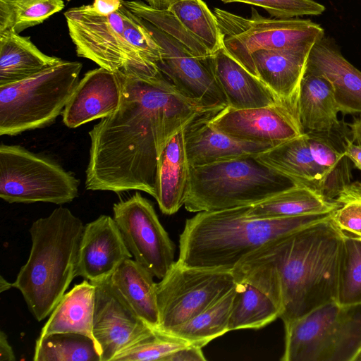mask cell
I'll use <instances>...</instances> for the list:
<instances>
[{"label": "cell", "mask_w": 361, "mask_h": 361, "mask_svg": "<svg viewBox=\"0 0 361 361\" xmlns=\"http://www.w3.org/2000/svg\"><path fill=\"white\" fill-rule=\"evenodd\" d=\"M312 48L259 49L250 57L257 78L297 117L300 85Z\"/></svg>", "instance_id": "18"}, {"label": "cell", "mask_w": 361, "mask_h": 361, "mask_svg": "<svg viewBox=\"0 0 361 361\" xmlns=\"http://www.w3.org/2000/svg\"><path fill=\"white\" fill-rule=\"evenodd\" d=\"M84 226L80 219L61 206L31 225L30 255L13 288L20 291L38 322L50 315L76 276Z\"/></svg>", "instance_id": "5"}, {"label": "cell", "mask_w": 361, "mask_h": 361, "mask_svg": "<svg viewBox=\"0 0 361 361\" xmlns=\"http://www.w3.org/2000/svg\"><path fill=\"white\" fill-rule=\"evenodd\" d=\"M211 116L200 117L184 128L185 149L190 166L256 156L276 146L230 136L209 122Z\"/></svg>", "instance_id": "19"}, {"label": "cell", "mask_w": 361, "mask_h": 361, "mask_svg": "<svg viewBox=\"0 0 361 361\" xmlns=\"http://www.w3.org/2000/svg\"><path fill=\"white\" fill-rule=\"evenodd\" d=\"M34 361H101L94 341L75 333H57L38 337Z\"/></svg>", "instance_id": "32"}, {"label": "cell", "mask_w": 361, "mask_h": 361, "mask_svg": "<svg viewBox=\"0 0 361 361\" xmlns=\"http://www.w3.org/2000/svg\"><path fill=\"white\" fill-rule=\"evenodd\" d=\"M294 185L255 156L190 166V184L184 206L190 212L250 206Z\"/></svg>", "instance_id": "6"}, {"label": "cell", "mask_w": 361, "mask_h": 361, "mask_svg": "<svg viewBox=\"0 0 361 361\" xmlns=\"http://www.w3.org/2000/svg\"><path fill=\"white\" fill-rule=\"evenodd\" d=\"M339 112L331 86L323 76L305 71L298 99V118L305 133L331 135L339 131Z\"/></svg>", "instance_id": "23"}, {"label": "cell", "mask_w": 361, "mask_h": 361, "mask_svg": "<svg viewBox=\"0 0 361 361\" xmlns=\"http://www.w3.org/2000/svg\"><path fill=\"white\" fill-rule=\"evenodd\" d=\"M202 348V345L190 343L171 353L164 359V361H205L207 358Z\"/></svg>", "instance_id": "40"}, {"label": "cell", "mask_w": 361, "mask_h": 361, "mask_svg": "<svg viewBox=\"0 0 361 361\" xmlns=\"http://www.w3.org/2000/svg\"><path fill=\"white\" fill-rule=\"evenodd\" d=\"M145 3L148 4L149 6L160 9V10H166L171 8L172 5H173L176 2L180 0H145Z\"/></svg>", "instance_id": "45"}, {"label": "cell", "mask_w": 361, "mask_h": 361, "mask_svg": "<svg viewBox=\"0 0 361 361\" xmlns=\"http://www.w3.org/2000/svg\"><path fill=\"white\" fill-rule=\"evenodd\" d=\"M282 361H355L361 357V304L336 300L284 324Z\"/></svg>", "instance_id": "7"}, {"label": "cell", "mask_w": 361, "mask_h": 361, "mask_svg": "<svg viewBox=\"0 0 361 361\" xmlns=\"http://www.w3.org/2000/svg\"><path fill=\"white\" fill-rule=\"evenodd\" d=\"M343 233L330 219L274 238L232 270L265 293L283 324L336 300Z\"/></svg>", "instance_id": "2"}, {"label": "cell", "mask_w": 361, "mask_h": 361, "mask_svg": "<svg viewBox=\"0 0 361 361\" xmlns=\"http://www.w3.org/2000/svg\"><path fill=\"white\" fill-rule=\"evenodd\" d=\"M224 3L239 2L264 8L275 18H291L322 14L325 7L313 0H219Z\"/></svg>", "instance_id": "39"}, {"label": "cell", "mask_w": 361, "mask_h": 361, "mask_svg": "<svg viewBox=\"0 0 361 361\" xmlns=\"http://www.w3.org/2000/svg\"><path fill=\"white\" fill-rule=\"evenodd\" d=\"M235 284L231 270L188 267L175 262L157 283L159 323L156 329L166 332L184 324L215 303Z\"/></svg>", "instance_id": "11"}, {"label": "cell", "mask_w": 361, "mask_h": 361, "mask_svg": "<svg viewBox=\"0 0 361 361\" xmlns=\"http://www.w3.org/2000/svg\"><path fill=\"white\" fill-rule=\"evenodd\" d=\"M336 201L306 185L295 184L257 204L250 205L247 214L259 219L291 217L331 212Z\"/></svg>", "instance_id": "28"}, {"label": "cell", "mask_w": 361, "mask_h": 361, "mask_svg": "<svg viewBox=\"0 0 361 361\" xmlns=\"http://www.w3.org/2000/svg\"><path fill=\"white\" fill-rule=\"evenodd\" d=\"M349 126L352 142L356 144H361V113L358 118L354 119L353 123L349 124Z\"/></svg>", "instance_id": "44"}, {"label": "cell", "mask_w": 361, "mask_h": 361, "mask_svg": "<svg viewBox=\"0 0 361 361\" xmlns=\"http://www.w3.org/2000/svg\"><path fill=\"white\" fill-rule=\"evenodd\" d=\"M209 63L228 106L245 109L281 104L259 78L231 57L224 47L210 56Z\"/></svg>", "instance_id": "21"}, {"label": "cell", "mask_w": 361, "mask_h": 361, "mask_svg": "<svg viewBox=\"0 0 361 361\" xmlns=\"http://www.w3.org/2000/svg\"><path fill=\"white\" fill-rule=\"evenodd\" d=\"M123 3L135 14L177 39L197 57L207 59L212 55L207 48L183 27L169 9L154 8L140 0H123Z\"/></svg>", "instance_id": "36"}, {"label": "cell", "mask_w": 361, "mask_h": 361, "mask_svg": "<svg viewBox=\"0 0 361 361\" xmlns=\"http://www.w3.org/2000/svg\"><path fill=\"white\" fill-rule=\"evenodd\" d=\"M63 0H0V32L18 34L63 9Z\"/></svg>", "instance_id": "34"}, {"label": "cell", "mask_w": 361, "mask_h": 361, "mask_svg": "<svg viewBox=\"0 0 361 361\" xmlns=\"http://www.w3.org/2000/svg\"><path fill=\"white\" fill-rule=\"evenodd\" d=\"M82 64L63 60L23 80L0 85V135L43 128L63 114Z\"/></svg>", "instance_id": "8"}, {"label": "cell", "mask_w": 361, "mask_h": 361, "mask_svg": "<svg viewBox=\"0 0 361 361\" xmlns=\"http://www.w3.org/2000/svg\"><path fill=\"white\" fill-rule=\"evenodd\" d=\"M274 302L263 292L247 283H236L228 319V331L259 329L279 317Z\"/></svg>", "instance_id": "29"}, {"label": "cell", "mask_w": 361, "mask_h": 361, "mask_svg": "<svg viewBox=\"0 0 361 361\" xmlns=\"http://www.w3.org/2000/svg\"><path fill=\"white\" fill-rule=\"evenodd\" d=\"M123 88V75L101 67L88 71L79 80L64 108V124L75 128L109 116L118 109Z\"/></svg>", "instance_id": "17"}, {"label": "cell", "mask_w": 361, "mask_h": 361, "mask_svg": "<svg viewBox=\"0 0 361 361\" xmlns=\"http://www.w3.org/2000/svg\"><path fill=\"white\" fill-rule=\"evenodd\" d=\"M343 152L354 166L361 171V144H355L348 137H345Z\"/></svg>", "instance_id": "42"}, {"label": "cell", "mask_w": 361, "mask_h": 361, "mask_svg": "<svg viewBox=\"0 0 361 361\" xmlns=\"http://www.w3.org/2000/svg\"><path fill=\"white\" fill-rule=\"evenodd\" d=\"M209 120L215 128L238 140L275 145L305 133L298 117L281 104L245 109L227 106Z\"/></svg>", "instance_id": "15"}, {"label": "cell", "mask_w": 361, "mask_h": 361, "mask_svg": "<svg viewBox=\"0 0 361 361\" xmlns=\"http://www.w3.org/2000/svg\"><path fill=\"white\" fill-rule=\"evenodd\" d=\"M306 70L329 81L339 112L361 113V71L344 58L331 39L324 36L314 44Z\"/></svg>", "instance_id": "20"}, {"label": "cell", "mask_w": 361, "mask_h": 361, "mask_svg": "<svg viewBox=\"0 0 361 361\" xmlns=\"http://www.w3.org/2000/svg\"><path fill=\"white\" fill-rule=\"evenodd\" d=\"M190 184L183 128L168 142L158 161L154 199L163 214H173L184 205Z\"/></svg>", "instance_id": "22"}, {"label": "cell", "mask_w": 361, "mask_h": 361, "mask_svg": "<svg viewBox=\"0 0 361 361\" xmlns=\"http://www.w3.org/2000/svg\"><path fill=\"white\" fill-rule=\"evenodd\" d=\"M92 283L95 286L93 336L101 361H113L154 329L135 313L114 287L110 277Z\"/></svg>", "instance_id": "13"}, {"label": "cell", "mask_w": 361, "mask_h": 361, "mask_svg": "<svg viewBox=\"0 0 361 361\" xmlns=\"http://www.w3.org/2000/svg\"><path fill=\"white\" fill-rule=\"evenodd\" d=\"M190 343L180 337L157 329L123 351L113 361H164L173 352Z\"/></svg>", "instance_id": "37"}, {"label": "cell", "mask_w": 361, "mask_h": 361, "mask_svg": "<svg viewBox=\"0 0 361 361\" xmlns=\"http://www.w3.org/2000/svg\"><path fill=\"white\" fill-rule=\"evenodd\" d=\"M80 181L53 159L23 147L0 146V197L8 203L63 204L78 195Z\"/></svg>", "instance_id": "10"}, {"label": "cell", "mask_w": 361, "mask_h": 361, "mask_svg": "<svg viewBox=\"0 0 361 361\" xmlns=\"http://www.w3.org/2000/svg\"><path fill=\"white\" fill-rule=\"evenodd\" d=\"M250 207L200 212L187 219L180 235L177 262L188 267L232 271L267 242L331 217L330 212L259 219L247 214Z\"/></svg>", "instance_id": "3"}, {"label": "cell", "mask_w": 361, "mask_h": 361, "mask_svg": "<svg viewBox=\"0 0 361 361\" xmlns=\"http://www.w3.org/2000/svg\"><path fill=\"white\" fill-rule=\"evenodd\" d=\"M312 157L324 174V195L335 201L339 192L350 183L348 158L343 150L336 149L329 140L330 135L307 132Z\"/></svg>", "instance_id": "31"}, {"label": "cell", "mask_w": 361, "mask_h": 361, "mask_svg": "<svg viewBox=\"0 0 361 361\" xmlns=\"http://www.w3.org/2000/svg\"><path fill=\"white\" fill-rule=\"evenodd\" d=\"M360 360H361V357H360Z\"/></svg>", "instance_id": "47"}, {"label": "cell", "mask_w": 361, "mask_h": 361, "mask_svg": "<svg viewBox=\"0 0 361 361\" xmlns=\"http://www.w3.org/2000/svg\"><path fill=\"white\" fill-rule=\"evenodd\" d=\"M114 219L134 259L163 279L173 267L175 245L152 204L138 192L113 206Z\"/></svg>", "instance_id": "12"}, {"label": "cell", "mask_w": 361, "mask_h": 361, "mask_svg": "<svg viewBox=\"0 0 361 361\" xmlns=\"http://www.w3.org/2000/svg\"><path fill=\"white\" fill-rule=\"evenodd\" d=\"M145 22L162 47L161 59L157 64L160 72L186 97L226 107L228 102L212 72L210 56L197 57L177 39Z\"/></svg>", "instance_id": "14"}, {"label": "cell", "mask_w": 361, "mask_h": 361, "mask_svg": "<svg viewBox=\"0 0 361 361\" xmlns=\"http://www.w3.org/2000/svg\"><path fill=\"white\" fill-rule=\"evenodd\" d=\"M154 276L135 259L124 260L110 276L114 287L135 313L149 326L159 323L157 283Z\"/></svg>", "instance_id": "26"}, {"label": "cell", "mask_w": 361, "mask_h": 361, "mask_svg": "<svg viewBox=\"0 0 361 361\" xmlns=\"http://www.w3.org/2000/svg\"><path fill=\"white\" fill-rule=\"evenodd\" d=\"M95 286L87 279L66 293L43 326L39 336L75 333L94 341L92 332ZM95 342V341H94Z\"/></svg>", "instance_id": "27"}, {"label": "cell", "mask_w": 361, "mask_h": 361, "mask_svg": "<svg viewBox=\"0 0 361 361\" xmlns=\"http://www.w3.org/2000/svg\"><path fill=\"white\" fill-rule=\"evenodd\" d=\"M213 12L222 34L224 49L255 76L250 61L253 52L313 47L324 36L323 28L310 20L265 18L254 8L249 18L219 8Z\"/></svg>", "instance_id": "9"}, {"label": "cell", "mask_w": 361, "mask_h": 361, "mask_svg": "<svg viewBox=\"0 0 361 361\" xmlns=\"http://www.w3.org/2000/svg\"><path fill=\"white\" fill-rule=\"evenodd\" d=\"M169 9L212 54L224 47L216 16L202 0H180Z\"/></svg>", "instance_id": "33"}, {"label": "cell", "mask_w": 361, "mask_h": 361, "mask_svg": "<svg viewBox=\"0 0 361 361\" xmlns=\"http://www.w3.org/2000/svg\"><path fill=\"white\" fill-rule=\"evenodd\" d=\"M336 301L361 304V238L343 233Z\"/></svg>", "instance_id": "35"}, {"label": "cell", "mask_w": 361, "mask_h": 361, "mask_svg": "<svg viewBox=\"0 0 361 361\" xmlns=\"http://www.w3.org/2000/svg\"><path fill=\"white\" fill-rule=\"evenodd\" d=\"M123 78L118 109L89 132L85 188L140 190L154 198L158 161L168 142L192 121L225 107L186 97L162 73Z\"/></svg>", "instance_id": "1"}, {"label": "cell", "mask_w": 361, "mask_h": 361, "mask_svg": "<svg viewBox=\"0 0 361 361\" xmlns=\"http://www.w3.org/2000/svg\"><path fill=\"white\" fill-rule=\"evenodd\" d=\"M63 61L43 53L30 37L11 30L0 32V85L23 80Z\"/></svg>", "instance_id": "25"}, {"label": "cell", "mask_w": 361, "mask_h": 361, "mask_svg": "<svg viewBox=\"0 0 361 361\" xmlns=\"http://www.w3.org/2000/svg\"><path fill=\"white\" fill-rule=\"evenodd\" d=\"M13 288V283H10L7 280H6L3 276H0V292L2 293L4 291L8 290Z\"/></svg>", "instance_id": "46"}, {"label": "cell", "mask_w": 361, "mask_h": 361, "mask_svg": "<svg viewBox=\"0 0 361 361\" xmlns=\"http://www.w3.org/2000/svg\"><path fill=\"white\" fill-rule=\"evenodd\" d=\"M133 257L114 219L100 215L84 226L76 269V276L91 283L111 276L126 259Z\"/></svg>", "instance_id": "16"}, {"label": "cell", "mask_w": 361, "mask_h": 361, "mask_svg": "<svg viewBox=\"0 0 361 361\" xmlns=\"http://www.w3.org/2000/svg\"><path fill=\"white\" fill-rule=\"evenodd\" d=\"M123 4V0H94L92 9L99 15L106 16L116 11Z\"/></svg>", "instance_id": "41"}, {"label": "cell", "mask_w": 361, "mask_h": 361, "mask_svg": "<svg viewBox=\"0 0 361 361\" xmlns=\"http://www.w3.org/2000/svg\"><path fill=\"white\" fill-rule=\"evenodd\" d=\"M64 16L78 56L126 76L161 74L157 64L162 47L145 20L123 3L106 16L95 13L87 4L70 8Z\"/></svg>", "instance_id": "4"}, {"label": "cell", "mask_w": 361, "mask_h": 361, "mask_svg": "<svg viewBox=\"0 0 361 361\" xmlns=\"http://www.w3.org/2000/svg\"><path fill=\"white\" fill-rule=\"evenodd\" d=\"M255 158L295 184L308 186L324 195V174L312 157L307 133L274 146Z\"/></svg>", "instance_id": "24"}, {"label": "cell", "mask_w": 361, "mask_h": 361, "mask_svg": "<svg viewBox=\"0 0 361 361\" xmlns=\"http://www.w3.org/2000/svg\"><path fill=\"white\" fill-rule=\"evenodd\" d=\"M235 285L215 303L179 326L166 331L202 347L228 331Z\"/></svg>", "instance_id": "30"}, {"label": "cell", "mask_w": 361, "mask_h": 361, "mask_svg": "<svg viewBox=\"0 0 361 361\" xmlns=\"http://www.w3.org/2000/svg\"><path fill=\"white\" fill-rule=\"evenodd\" d=\"M16 360L14 352L8 343L6 334L0 332V361H15Z\"/></svg>", "instance_id": "43"}, {"label": "cell", "mask_w": 361, "mask_h": 361, "mask_svg": "<svg viewBox=\"0 0 361 361\" xmlns=\"http://www.w3.org/2000/svg\"><path fill=\"white\" fill-rule=\"evenodd\" d=\"M330 220L343 233L361 238V182L345 185L335 199Z\"/></svg>", "instance_id": "38"}]
</instances>
